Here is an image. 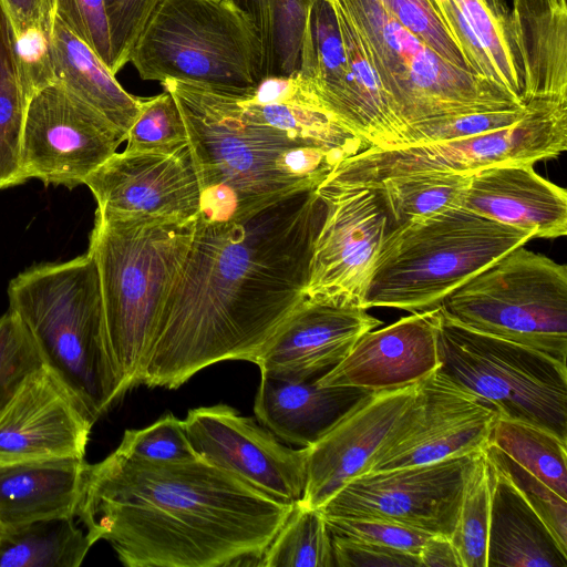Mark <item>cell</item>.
Wrapping results in <instances>:
<instances>
[{"instance_id":"obj_17","label":"cell","mask_w":567,"mask_h":567,"mask_svg":"<svg viewBox=\"0 0 567 567\" xmlns=\"http://www.w3.org/2000/svg\"><path fill=\"white\" fill-rule=\"evenodd\" d=\"M381 323L354 300L305 295L251 362L262 375L318 381L344 359L362 334Z\"/></svg>"},{"instance_id":"obj_28","label":"cell","mask_w":567,"mask_h":567,"mask_svg":"<svg viewBox=\"0 0 567 567\" xmlns=\"http://www.w3.org/2000/svg\"><path fill=\"white\" fill-rule=\"evenodd\" d=\"M487 463L491 487L487 567H567V553L543 519L509 481Z\"/></svg>"},{"instance_id":"obj_38","label":"cell","mask_w":567,"mask_h":567,"mask_svg":"<svg viewBox=\"0 0 567 567\" xmlns=\"http://www.w3.org/2000/svg\"><path fill=\"white\" fill-rule=\"evenodd\" d=\"M483 451L487 461L501 472L537 513L549 532L567 553V499L518 465L492 443Z\"/></svg>"},{"instance_id":"obj_30","label":"cell","mask_w":567,"mask_h":567,"mask_svg":"<svg viewBox=\"0 0 567 567\" xmlns=\"http://www.w3.org/2000/svg\"><path fill=\"white\" fill-rule=\"evenodd\" d=\"M75 516L2 530L0 567H79L95 544Z\"/></svg>"},{"instance_id":"obj_19","label":"cell","mask_w":567,"mask_h":567,"mask_svg":"<svg viewBox=\"0 0 567 567\" xmlns=\"http://www.w3.org/2000/svg\"><path fill=\"white\" fill-rule=\"evenodd\" d=\"M84 185L96 210L116 216L186 220L200 208V185L189 145L171 153L115 152Z\"/></svg>"},{"instance_id":"obj_14","label":"cell","mask_w":567,"mask_h":567,"mask_svg":"<svg viewBox=\"0 0 567 567\" xmlns=\"http://www.w3.org/2000/svg\"><path fill=\"white\" fill-rule=\"evenodd\" d=\"M497 416L493 408L439 368L417 382L405 419L369 472L478 452L488 443Z\"/></svg>"},{"instance_id":"obj_12","label":"cell","mask_w":567,"mask_h":567,"mask_svg":"<svg viewBox=\"0 0 567 567\" xmlns=\"http://www.w3.org/2000/svg\"><path fill=\"white\" fill-rule=\"evenodd\" d=\"M473 454L364 473L346 483L319 511L323 518L384 519L451 537Z\"/></svg>"},{"instance_id":"obj_47","label":"cell","mask_w":567,"mask_h":567,"mask_svg":"<svg viewBox=\"0 0 567 567\" xmlns=\"http://www.w3.org/2000/svg\"><path fill=\"white\" fill-rule=\"evenodd\" d=\"M50 39L51 35L41 30L14 35L21 81L29 101L34 93L53 83Z\"/></svg>"},{"instance_id":"obj_31","label":"cell","mask_w":567,"mask_h":567,"mask_svg":"<svg viewBox=\"0 0 567 567\" xmlns=\"http://www.w3.org/2000/svg\"><path fill=\"white\" fill-rule=\"evenodd\" d=\"M28 104L14 33L0 2V189L25 183L21 171V143Z\"/></svg>"},{"instance_id":"obj_51","label":"cell","mask_w":567,"mask_h":567,"mask_svg":"<svg viewBox=\"0 0 567 567\" xmlns=\"http://www.w3.org/2000/svg\"><path fill=\"white\" fill-rule=\"evenodd\" d=\"M1 536H2V529H1V527H0V539H1Z\"/></svg>"},{"instance_id":"obj_23","label":"cell","mask_w":567,"mask_h":567,"mask_svg":"<svg viewBox=\"0 0 567 567\" xmlns=\"http://www.w3.org/2000/svg\"><path fill=\"white\" fill-rule=\"evenodd\" d=\"M429 1L471 72L523 97L522 66L506 3L503 0Z\"/></svg>"},{"instance_id":"obj_44","label":"cell","mask_w":567,"mask_h":567,"mask_svg":"<svg viewBox=\"0 0 567 567\" xmlns=\"http://www.w3.org/2000/svg\"><path fill=\"white\" fill-rule=\"evenodd\" d=\"M331 534L360 539L419 556L431 536L390 520L375 518H324Z\"/></svg>"},{"instance_id":"obj_33","label":"cell","mask_w":567,"mask_h":567,"mask_svg":"<svg viewBox=\"0 0 567 567\" xmlns=\"http://www.w3.org/2000/svg\"><path fill=\"white\" fill-rule=\"evenodd\" d=\"M472 174L420 172L382 181L378 186L391 216L392 227L462 207Z\"/></svg>"},{"instance_id":"obj_10","label":"cell","mask_w":567,"mask_h":567,"mask_svg":"<svg viewBox=\"0 0 567 567\" xmlns=\"http://www.w3.org/2000/svg\"><path fill=\"white\" fill-rule=\"evenodd\" d=\"M442 369L498 416L545 427L567 440V367L538 350L483 333L439 306Z\"/></svg>"},{"instance_id":"obj_49","label":"cell","mask_w":567,"mask_h":567,"mask_svg":"<svg viewBox=\"0 0 567 567\" xmlns=\"http://www.w3.org/2000/svg\"><path fill=\"white\" fill-rule=\"evenodd\" d=\"M419 558L421 567H462L450 537L431 535L423 544Z\"/></svg>"},{"instance_id":"obj_25","label":"cell","mask_w":567,"mask_h":567,"mask_svg":"<svg viewBox=\"0 0 567 567\" xmlns=\"http://www.w3.org/2000/svg\"><path fill=\"white\" fill-rule=\"evenodd\" d=\"M370 392L352 386H320L317 381H290L261 374L254 413L257 422L281 441L308 447Z\"/></svg>"},{"instance_id":"obj_41","label":"cell","mask_w":567,"mask_h":567,"mask_svg":"<svg viewBox=\"0 0 567 567\" xmlns=\"http://www.w3.org/2000/svg\"><path fill=\"white\" fill-rule=\"evenodd\" d=\"M527 112L526 104L519 107L476 112L410 127L405 133V147L447 142L481 135L518 122Z\"/></svg>"},{"instance_id":"obj_35","label":"cell","mask_w":567,"mask_h":567,"mask_svg":"<svg viewBox=\"0 0 567 567\" xmlns=\"http://www.w3.org/2000/svg\"><path fill=\"white\" fill-rule=\"evenodd\" d=\"M489 514L488 463L481 450L466 465L457 520L450 537L462 567H487Z\"/></svg>"},{"instance_id":"obj_3","label":"cell","mask_w":567,"mask_h":567,"mask_svg":"<svg viewBox=\"0 0 567 567\" xmlns=\"http://www.w3.org/2000/svg\"><path fill=\"white\" fill-rule=\"evenodd\" d=\"M175 99L200 185L197 219L240 220L287 197L316 189L346 150L282 126L238 91L176 80L161 82Z\"/></svg>"},{"instance_id":"obj_34","label":"cell","mask_w":567,"mask_h":567,"mask_svg":"<svg viewBox=\"0 0 567 567\" xmlns=\"http://www.w3.org/2000/svg\"><path fill=\"white\" fill-rule=\"evenodd\" d=\"M258 566L336 567L331 534L319 508L297 502Z\"/></svg>"},{"instance_id":"obj_15","label":"cell","mask_w":567,"mask_h":567,"mask_svg":"<svg viewBox=\"0 0 567 567\" xmlns=\"http://www.w3.org/2000/svg\"><path fill=\"white\" fill-rule=\"evenodd\" d=\"M185 431L195 453L264 494L287 504L303 495L307 447L291 449L227 404L188 410Z\"/></svg>"},{"instance_id":"obj_5","label":"cell","mask_w":567,"mask_h":567,"mask_svg":"<svg viewBox=\"0 0 567 567\" xmlns=\"http://www.w3.org/2000/svg\"><path fill=\"white\" fill-rule=\"evenodd\" d=\"M9 311L44 367L95 423L125 394L109 350L96 266L85 252L33 265L8 285Z\"/></svg>"},{"instance_id":"obj_20","label":"cell","mask_w":567,"mask_h":567,"mask_svg":"<svg viewBox=\"0 0 567 567\" xmlns=\"http://www.w3.org/2000/svg\"><path fill=\"white\" fill-rule=\"evenodd\" d=\"M94 422L69 390L42 367L0 415V463L84 458Z\"/></svg>"},{"instance_id":"obj_27","label":"cell","mask_w":567,"mask_h":567,"mask_svg":"<svg viewBox=\"0 0 567 567\" xmlns=\"http://www.w3.org/2000/svg\"><path fill=\"white\" fill-rule=\"evenodd\" d=\"M511 24L524 100H567L566 0H513Z\"/></svg>"},{"instance_id":"obj_37","label":"cell","mask_w":567,"mask_h":567,"mask_svg":"<svg viewBox=\"0 0 567 567\" xmlns=\"http://www.w3.org/2000/svg\"><path fill=\"white\" fill-rule=\"evenodd\" d=\"M188 144L186 127L173 95L164 90L141 99L140 111L126 136V152L171 154Z\"/></svg>"},{"instance_id":"obj_22","label":"cell","mask_w":567,"mask_h":567,"mask_svg":"<svg viewBox=\"0 0 567 567\" xmlns=\"http://www.w3.org/2000/svg\"><path fill=\"white\" fill-rule=\"evenodd\" d=\"M462 207L532 230L534 238L567 235V193L537 174L533 164L498 165L472 174Z\"/></svg>"},{"instance_id":"obj_7","label":"cell","mask_w":567,"mask_h":567,"mask_svg":"<svg viewBox=\"0 0 567 567\" xmlns=\"http://www.w3.org/2000/svg\"><path fill=\"white\" fill-rule=\"evenodd\" d=\"M143 80L240 91L265 76L251 16L233 0H162L130 55Z\"/></svg>"},{"instance_id":"obj_50","label":"cell","mask_w":567,"mask_h":567,"mask_svg":"<svg viewBox=\"0 0 567 567\" xmlns=\"http://www.w3.org/2000/svg\"><path fill=\"white\" fill-rule=\"evenodd\" d=\"M243 10L248 12L254 19L255 23L260 20L265 12L268 0H233Z\"/></svg>"},{"instance_id":"obj_36","label":"cell","mask_w":567,"mask_h":567,"mask_svg":"<svg viewBox=\"0 0 567 567\" xmlns=\"http://www.w3.org/2000/svg\"><path fill=\"white\" fill-rule=\"evenodd\" d=\"M311 3L312 0H268L258 28L265 51V76L299 72Z\"/></svg>"},{"instance_id":"obj_13","label":"cell","mask_w":567,"mask_h":567,"mask_svg":"<svg viewBox=\"0 0 567 567\" xmlns=\"http://www.w3.org/2000/svg\"><path fill=\"white\" fill-rule=\"evenodd\" d=\"M126 135L106 118L52 83L29 101L21 143L24 181L73 189L102 165Z\"/></svg>"},{"instance_id":"obj_26","label":"cell","mask_w":567,"mask_h":567,"mask_svg":"<svg viewBox=\"0 0 567 567\" xmlns=\"http://www.w3.org/2000/svg\"><path fill=\"white\" fill-rule=\"evenodd\" d=\"M299 73L337 118L372 148L373 133L351 79L332 0H312Z\"/></svg>"},{"instance_id":"obj_4","label":"cell","mask_w":567,"mask_h":567,"mask_svg":"<svg viewBox=\"0 0 567 567\" xmlns=\"http://www.w3.org/2000/svg\"><path fill=\"white\" fill-rule=\"evenodd\" d=\"M196 224L197 217L176 220L95 212L86 252L97 269L109 350L125 393L140 384Z\"/></svg>"},{"instance_id":"obj_43","label":"cell","mask_w":567,"mask_h":567,"mask_svg":"<svg viewBox=\"0 0 567 567\" xmlns=\"http://www.w3.org/2000/svg\"><path fill=\"white\" fill-rule=\"evenodd\" d=\"M162 0H103L109 28L112 73L127 62L152 13Z\"/></svg>"},{"instance_id":"obj_2","label":"cell","mask_w":567,"mask_h":567,"mask_svg":"<svg viewBox=\"0 0 567 567\" xmlns=\"http://www.w3.org/2000/svg\"><path fill=\"white\" fill-rule=\"evenodd\" d=\"M293 505L200 457L152 463L115 450L86 465L75 517L127 567L258 566Z\"/></svg>"},{"instance_id":"obj_46","label":"cell","mask_w":567,"mask_h":567,"mask_svg":"<svg viewBox=\"0 0 567 567\" xmlns=\"http://www.w3.org/2000/svg\"><path fill=\"white\" fill-rule=\"evenodd\" d=\"M331 539L336 567H421L408 551L333 534Z\"/></svg>"},{"instance_id":"obj_1","label":"cell","mask_w":567,"mask_h":567,"mask_svg":"<svg viewBox=\"0 0 567 567\" xmlns=\"http://www.w3.org/2000/svg\"><path fill=\"white\" fill-rule=\"evenodd\" d=\"M324 213L311 189L240 220L197 219L140 384L177 389L215 363L251 362L306 295Z\"/></svg>"},{"instance_id":"obj_9","label":"cell","mask_w":567,"mask_h":567,"mask_svg":"<svg viewBox=\"0 0 567 567\" xmlns=\"http://www.w3.org/2000/svg\"><path fill=\"white\" fill-rule=\"evenodd\" d=\"M440 307L462 326L566 363L567 267L524 245L452 291Z\"/></svg>"},{"instance_id":"obj_32","label":"cell","mask_w":567,"mask_h":567,"mask_svg":"<svg viewBox=\"0 0 567 567\" xmlns=\"http://www.w3.org/2000/svg\"><path fill=\"white\" fill-rule=\"evenodd\" d=\"M488 442L567 499V440L545 427L497 416Z\"/></svg>"},{"instance_id":"obj_18","label":"cell","mask_w":567,"mask_h":567,"mask_svg":"<svg viewBox=\"0 0 567 567\" xmlns=\"http://www.w3.org/2000/svg\"><path fill=\"white\" fill-rule=\"evenodd\" d=\"M416 389L417 383L368 393L308 446L307 480L299 502L319 508L346 483L369 472L401 426Z\"/></svg>"},{"instance_id":"obj_39","label":"cell","mask_w":567,"mask_h":567,"mask_svg":"<svg viewBox=\"0 0 567 567\" xmlns=\"http://www.w3.org/2000/svg\"><path fill=\"white\" fill-rule=\"evenodd\" d=\"M44 365L33 339L11 311L0 317V415L27 379Z\"/></svg>"},{"instance_id":"obj_29","label":"cell","mask_w":567,"mask_h":567,"mask_svg":"<svg viewBox=\"0 0 567 567\" xmlns=\"http://www.w3.org/2000/svg\"><path fill=\"white\" fill-rule=\"evenodd\" d=\"M53 83L62 85L127 136L141 97L126 92L95 52L54 19L50 39Z\"/></svg>"},{"instance_id":"obj_24","label":"cell","mask_w":567,"mask_h":567,"mask_svg":"<svg viewBox=\"0 0 567 567\" xmlns=\"http://www.w3.org/2000/svg\"><path fill=\"white\" fill-rule=\"evenodd\" d=\"M87 463L58 457L0 463V527L75 516Z\"/></svg>"},{"instance_id":"obj_6","label":"cell","mask_w":567,"mask_h":567,"mask_svg":"<svg viewBox=\"0 0 567 567\" xmlns=\"http://www.w3.org/2000/svg\"><path fill=\"white\" fill-rule=\"evenodd\" d=\"M534 238L463 207L392 227L372 266L360 305L411 313L433 309L460 286Z\"/></svg>"},{"instance_id":"obj_45","label":"cell","mask_w":567,"mask_h":567,"mask_svg":"<svg viewBox=\"0 0 567 567\" xmlns=\"http://www.w3.org/2000/svg\"><path fill=\"white\" fill-rule=\"evenodd\" d=\"M54 2L55 18L86 43L112 72V51L103 0Z\"/></svg>"},{"instance_id":"obj_11","label":"cell","mask_w":567,"mask_h":567,"mask_svg":"<svg viewBox=\"0 0 567 567\" xmlns=\"http://www.w3.org/2000/svg\"><path fill=\"white\" fill-rule=\"evenodd\" d=\"M566 150L567 100L532 99L526 114L512 126L420 146L367 148L340 162L321 185L375 187L386 178L411 173L474 174L498 165H534Z\"/></svg>"},{"instance_id":"obj_16","label":"cell","mask_w":567,"mask_h":567,"mask_svg":"<svg viewBox=\"0 0 567 567\" xmlns=\"http://www.w3.org/2000/svg\"><path fill=\"white\" fill-rule=\"evenodd\" d=\"M324 218L315 239L305 293L340 296L360 303L384 237L392 228L379 188L318 185Z\"/></svg>"},{"instance_id":"obj_8","label":"cell","mask_w":567,"mask_h":567,"mask_svg":"<svg viewBox=\"0 0 567 567\" xmlns=\"http://www.w3.org/2000/svg\"><path fill=\"white\" fill-rule=\"evenodd\" d=\"M355 29L391 110L406 131L458 115L519 107L526 101L445 61L381 0H336Z\"/></svg>"},{"instance_id":"obj_48","label":"cell","mask_w":567,"mask_h":567,"mask_svg":"<svg viewBox=\"0 0 567 567\" xmlns=\"http://www.w3.org/2000/svg\"><path fill=\"white\" fill-rule=\"evenodd\" d=\"M14 35L29 30L52 33L55 19L54 0H0Z\"/></svg>"},{"instance_id":"obj_42","label":"cell","mask_w":567,"mask_h":567,"mask_svg":"<svg viewBox=\"0 0 567 567\" xmlns=\"http://www.w3.org/2000/svg\"><path fill=\"white\" fill-rule=\"evenodd\" d=\"M381 2L400 24L445 61L471 72L429 0H381Z\"/></svg>"},{"instance_id":"obj_40","label":"cell","mask_w":567,"mask_h":567,"mask_svg":"<svg viewBox=\"0 0 567 567\" xmlns=\"http://www.w3.org/2000/svg\"><path fill=\"white\" fill-rule=\"evenodd\" d=\"M122 454L152 463H177L199 456L187 437L184 421L172 413L141 430H126L116 449Z\"/></svg>"},{"instance_id":"obj_21","label":"cell","mask_w":567,"mask_h":567,"mask_svg":"<svg viewBox=\"0 0 567 567\" xmlns=\"http://www.w3.org/2000/svg\"><path fill=\"white\" fill-rule=\"evenodd\" d=\"M437 323L439 306L365 332L318 385L375 392L420 382L441 367Z\"/></svg>"}]
</instances>
